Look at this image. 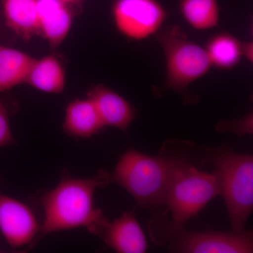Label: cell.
I'll return each mask as SVG.
<instances>
[{
  "mask_svg": "<svg viewBox=\"0 0 253 253\" xmlns=\"http://www.w3.org/2000/svg\"><path fill=\"white\" fill-rule=\"evenodd\" d=\"M63 2L66 4H72V3L79 2V1H83V0H61Z\"/></svg>",
  "mask_w": 253,
  "mask_h": 253,
  "instance_id": "44dd1931",
  "label": "cell"
},
{
  "mask_svg": "<svg viewBox=\"0 0 253 253\" xmlns=\"http://www.w3.org/2000/svg\"><path fill=\"white\" fill-rule=\"evenodd\" d=\"M9 111L4 101L0 99V147L14 144L9 124Z\"/></svg>",
  "mask_w": 253,
  "mask_h": 253,
  "instance_id": "d6986e66",
  "label": "cell"
},
{
  "mask_svg": "<svg viewBox=\"0 0 253 253\" xmlns=\"http://www.w3.org/2000/svg\"><path fill=\"white\" fill-rule=\"evenodd\" d=\"M112 15L115 26L123 36L141 41L159 31L168 13L158 0H115Z\"/></svg>",
  "mask_w": 253,
  "mask_h": 253,
  "instance_id": "52a82bcc",
  "label": "cell"
},
{
  "mask_svg": "<svg viewBox=\"0 0 253 253\" xmlns=\"http://www.w3.org/2000/svg\"><path fill=\"white\" fill-rule=\"evenodd\" d=\"M196 149L192 143L174 139L165 143L157 156L128 150L116 165L111 181L122 186L142 208L166 206L168 187L178 170L206 163L204 152L198 156Z\"/></svg>",
  "mask_w": 253,
  "mask_h": 253,
  "instance_id": "6da1fadb",
  "label": "cell"
},
{
  "mask_svg": "<svg viewBox=\"0 0 253 253\" xmlns=\"http://www.w3.org/2000/svg\"><path fill=\"white\" fill-rule=\"evenodd\" d=\"M86 96L94 105L104 126L126 131L136 117L132 105L104 84L92 86Z\"/></svg>",
  "mask_w": 253,
  "mask_h": 253,
  "instance_id": "30bf717a",
  "label": "cell"
},
{
  "mask_svg": "<svg viewBox=\"0 0 253 253\" xmlns=\"http://www.w3.org/2000/svg\"><path fill=\"white\" fill-rule=\"evenodd\" d=\"M26 84L49 94H61L66 86V74L59 60L54 55L35 59Z\"/></svg>",
  "mask_w": 253,
  "mask_h": 253,
  "instance_id": "4fadbf2b",
  "label": "cell"
},
{
  "mask_svg": "<svg viewBox=\"0 0 253 253\" xmlns=\"http://www.w3.org/2000/svg\"><path fill=\"white\" fill-rule=\"evenodd\" d=\"M156 38L166 57L165 89L175 91L184 103L194 104L198 99L191 94L188 87L207 74L212 67L207 51L190 41L184 30L178 26L161 28Z\"/></svg>",
  "mask_w": 253,
  "mask_h": 253,
  "instance_id": "5b68a950",
  "label": "cell"
},
{
  "mask_svg": "<svg viewBox=\"0 0 253 253\" xmlns=\"http://www.w3.org/2000/svg\"><path fill=\"white\" fill-rule=\"evenodd\" d=\"M198 165L181 168L171 181L166 194V206L172 221L183 224L196 217L208 203L220 194L215 172L199 170Z\"/></svg>",
  "mask_w": 253,
  "mask_h": 253,
  "instance_id": "8992f818",
  "label": "cell"
},
{
  "mask_svg": "<svg viewBox=\"0 0 253 253\" xmlns=\"http://www.w3.org/2000/svg\"><path fill=\"white\" fill-rule=\"evenodd\" d=\"M204 154L206 162L215 168L232 231L241 232L253 208V156L228 147L204 149Z\"/></svg>",
  "mask_w": 253,
  "mask_h": 253,
  "instance_id": "3957f363",
  "label": "cell"
},
{
  "mask_svg": "<svg viewBox=\"0 0 253 253\" xmlns=\"http://www.w3.org/2000/svg\"><path fill=\"white\" fill-rule=\"evenodd\" d=\"M104 127L94 105L88 98L76 99L68 104L63 129L68 136L75 139H90Z\"/></svg>",
  "mask_w": 253,
  "mask_h": 253,
  "instance_id": "7c38bea8",
  "label": "cell"
},
{
  "mask_svg": "<svg viewBox=\"0 0 253 253\" xmlns=\"http://www.w3.org/2000/svg\"><path fill=\"white\" fill-rule=\"evenodd\" d=\"M178 4L183 17L195 29L206 31L217 26V0H178Z\"/></svg>",
  "mask_w": 253,
  "mask_h": 253,
  "instance_id": "2e32d148",
  "label": "cell"
},
{
  "mask_svg": "<svg viewBox=\"0 0 253 253\" xmlns=\"http://www.w3.org/2000/svg\"><path fill=\"white\" fill-rule=\"evenodd\" d=\"M34 60L19 50L0 46V92L26 83Z\"/></svg>",
  "mask_w": 253,
  "mask_h": 253,
  "instance_id": "9a60e30c",
  "label": "cell"
},
{
  "mask_svg": "<svg viewBox=\"0 0 253 253\" xmlns=\"http://www.w3.org/2000/svg\"><path fill=\"white\" fill-rule=\"evenodd\" d=\"M41 229V224L29 206L0 193V232L10 247L34 246Z\"/></svg>",
  "mask_w": 253,
  "mask_h": 253,
  "instance_id": "ba28073f",
  "label": "cell"
},
{
  "mask_svg": "<svg viewBox=\"0 0 253 253\" xmlns=\"http://www.w3.org/2000/svg\"><path fill=\"white\" fill-rule=\"evenodd\" d=\"M167 212L159 213L148 224L151 240L174 253H252L253 231L225 233L188 231L183 224L170 221Z\"/></svg>",
  "mask_w": 253,
  "mask_h": 253,
  "instance_id": "277c9868",
  "label": "cell"
},
{
  "mask_svg": "<svg viewBox=\"0 0 253 253\" xmlns=\"http://www.w3.org/2000/svg\"><path fill=\"white\" fill-rule=\"evenodd\" d=\"M6 23L23 39L31 40L40 34L38 0H2Z\"/></svg>",
  "mask_w": 253,
  "mask_h": 253,
  "instance_id": "5bb4252c",
  "label": "cell"
},
{
  "mask_svg": "<svg viewBox=\"0 0 253 253\" xmlns=\"http://www.w3.org/2000/svg\"><path fill=\"white\" fill-rule=\"evenodd\" d=\"M38 26L52 49L59 47L68 36L73 15L61 0H38Z\"/></svg>",
  "mask_w": 253,
  "mask_h": 253,
  "instance_id": "8fae6325",
  "label": "cell"
},
{
  "mask_svg": "<svg viewBox=\"0 0 253 253\" xmlns=\"http://www.w3.org/2000/svg\"><path fill=\"white\" fill-rule=\"evenodd\" d=\"M111 182V174L101 169L88 178L63 174L57 186L36 195V203L44 211L38 241L58 231L84 227L94 234L106 219L101 210L95 208V191Z\"/></svg>",
  "mask_w": 253,
  "mask_h": 253,
  "instance_id": "7a4b0ae2",
  "label": "cell"
},
{
  "mask_svg": "<svg viewBox=\"0 0 253 253\" xmlns=\"http://www.w3.org/2000/svg\"><path fill=\"white\" fill-rule=\"evenodd\" d=\"M241 53L242 57L246 58L250 63H253V42H241Z\"/></svg>",
  "mask_w": 253,
  "mask_h": 253,
  "instance_id": "ffe728a7",
  "label": "cell"
},
{
  "mask_svg": "<svg viewBox=\"0 0 253 253\" xmlns=\"http://www.w3.org/2000/svg\"><path fill=\"white\" fill-rule=\"evenodd\" d=\"M253 113L240 119L230 121H221L215 126V129L220 132L235 134L239 138L246 134H252L253 131Z\"/></svg>",
  "mask_w": 253,
  "mask_h": 253,
  "instance_id": "ac0fdd59",
  "label": "cell"
},
{
  "mask_svg": "<svg viewBox=\"0 0 253 253\" xmlns=\"http://www.w3.org/2000/svg\"><path fill=\"white\" fill-rule=\"evenodd\" d=\"M241 42L229 33L212 37L206 49L212 66L221 69H230L236 66L242 58Z\"/></svg>",
  "mask_w": 253,
  "mask_h": 253,
  "instance_id": "e0dca14e",
  "label": "cell"
},
{
  "mask_svg": "<svg viewBox=\"0 0 253 253\" xmlns=\"http://www.w3.org/2000/svg\"><path fill=\"white\" fill-rule=\"evenodd\" d=\"M94 235L101 238L108 247L117 253H144L147 251L146 236L134 212H124L113 221L106 218Z\"/></svg>",
  "mask_w": 253,
  "mask_h": 253,
  "instance_id": "9c48e42d",
  "label": "cell"
}]
</instances>
